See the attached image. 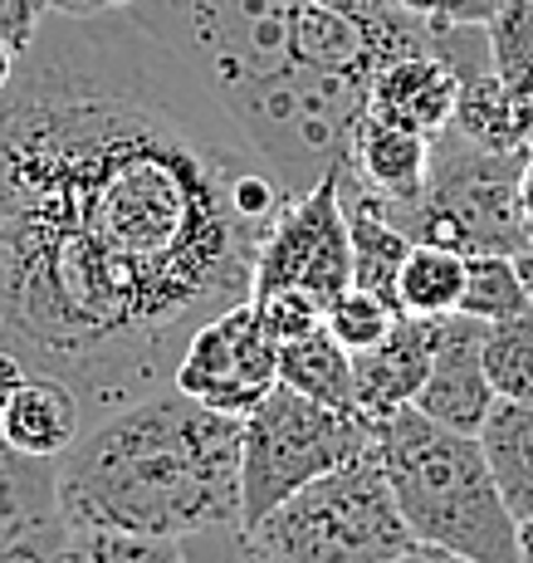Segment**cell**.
I'll use <instances>...</instances> for the list:
<instances>
[{
    "instance_id": "obj_29",
    "label": "cell",
    "mask_w": 533,
    "mask_h": 563,
    "mask_svg": "<svg viewBox=\"0 0 533 563\" xmlns=\"http://www.w3.org/2000/svg\"><path fill=\"white\" fill-rule=\"evenodd\" d=\"M137 0H49L59 15H113V10H133Z\"/></svg>"
},
{
    "instance_id": "obj_15",
    "label": "cell",
    "mask_w": 533,
    "mask_h": 563,
    "mask_svg": "<svg viewBox=\"0 0 533 563\" xmlns=\"http://www.w3.org/2000/svg\"><path fill=\"white\" fill-rule=\"evenodd\" d=\"M480 446L489 461L509 515H533V402H495L480 427Z\"/></svg>"
},
{
    "instance_id": "obj_25",
    "label": "cell",
    "mask_w": 533,
    "mask_h": 563,
    "mask_svg": "<svg viewBox=\"0 0 533 563\" xmlns=\"http://www.w3.org/2000/svg\"><path fill=\"white\" fill-rule=\"evenodd\" d=\"M245 544H249L245 525L206 529V534H191V539H181V549H187V563H241Z\"/></svg>"
},
{
    "instance_id": "obj_26",
    "label": "cell",
    "mask_w": 533,
    "mask_h": 563,
    "mask_svg": "<svg viewBox=\"0 0 533 563\" xmlns=\"http://www.w3.org/2000/svg\"><path fill=\"white\" fill-rule=\"evenodd\" d=\"M45 15H49V0H0V35L15 49H30Z\"/></svg>"
},
{
    "instance_id": "obj_20",
    "label": "cell",
    "mask_w": 533,
    "mask_h": 563,
    "mask_svg": "<svg viewBox=\"0 0 533 563\" xmlns=\"http://www.w3.org/2000/svg\"><path fill=\"white\" fill-rule=\"evenodd\" d=\"M489 54L495 69L504 79V89L514 93V103L529 113L533 123V0H504L489 20Z\"/></svg>"
},
{
    "instance_id": "obj_27",
    "label": "cell",
    "mask_w": 533,
    "mask_h": 563,
    "mask_svg": "<svg viewBox=\"0 0 533 563\" xmlns=\"http://www.w3.org/2000/svg\"><path fill=\"white\" fill-rule=\"evenodd\" d=\"M387 563H475V559L455 554V549H445V544H426V539H411V544L401 549L397 559H387Z\"/></svg>"
},
{
    "instance_id": "obj_34",
    "label": "cell",
    "mask_w": 533,
    "mask_h": 563,
    "mask_svg": "<svg viewBox=\"0 0 533 563\" xmlns=\"http://www.w3.org/2000/svg\"><path fill=\"white\" fill-rule=\"evenodd\" d=\"M241 563H275V559H269V554H265V549H259V544H245Z\"/></svg>"
},
{
    "instance_id": "obj_12",
    "label": "cell",
    "mask_w": 533,
    "mask_h": 563,
    "mask_svg": "<svg viewBox=\"0 0 533 563\" xmlns=\"http://www.w3.org/2000/svg\"><path fill=\"white\" fill-rule=\"evenodd\" d=\"M445 319H426V313H397V323L387 329L382 343L353 353V373H357V407L373 421L391 417V411L411 407L431 373L436 358V339H441Z\"/></svg>"
},
{
    "instance_id": "obj_11",
    "label": "cell",
    "mask_w": 533,
    "mask_h": 563,
    "mask_svg": "<svg viewBox=\"0 0 533 563\" xmlns=\"http://www.w3.org/2000/svg\"><path fill=\"white\" fill-rule=\"evenodd\" d=\"M347 172L363 187H373L382 197L387 216L411 235L431 181V137L411 133L401 123H387V118L363 108V118L353 128V147H347Z\"/></svg>"
},
{
    "instance_id": "obj_30",
    "label": "cell",
    "mask_w": 533,
    "mask_h": 563,
    "mask_svg": "<svg viewBox=\"0 0 533 563\" xmlns=\"http://www.w3.org/2000/svg\"><path fill=\"white\" fill-rule=\"evenodd\" d=\"M519 201H524V221H529V235H533V147H529L524 172H519Z\"/></svg>"
},
{
    "instance_id": "obj_5",
    "label": "cell",
    "mask_w": 533,
    "mask_h": 563,
    "mask_svg": "<svg viewBox=\"0 0 533 563\" xmlns=\"http://www.w3.org/2000/svg\"><path fill=\"white\" fill-rule=\"evenodd\" d=\"M245 534L275 563H387L417 539L391 500L377 451L303 485Z\"/></svg>"
},
{
    "instance_id": "obj_19",
    "label": "cell",
    "mask_w": 533,
    "mask_h": 563,
    "mask_svg": "<svg viewBox=\"0 0 533 563\" xmlns=\"http://www.w3.org/2000/svg\"><path fill=\"white\" fill-rule=\"evenodd\" d=\"M533 299L524 289V275H519L514 255H470L465 260V295L455 313H470V319H514V313H529Z\"/></svg>"
},
{
    "instance_id": "obj_2",
    "label": "cell",
    "mask_w": 533,
    "mask_h": 563,
    "mask_svg": "<svg viewBox=\"0 0 533 563\" xmlns=\"http://www.w3.org/2000/svg\"><path fill=\"white\" fill-rule=\"evenodd\" d=\"M245 421L201 407L177 383L84 427L59 456L69 529L191 539L241 525Z\"/></svg>"
},
{
    "instance_id": "obj_4",
    "label": "cell",
    "mask_w": 533,
    "mask_h": 563,
    "mask_svg": "<svg viewBox=\"0 0 533 563\" xmlns=\"http://www.w3.org/2000/svg\"><path fill=\"white\" fill-rule=\"evenodd\" d=\"M221 103L245 128L279 187L289 197H303L347 162L353 128L367 108V84L309 69V64H285Z\"/></svg>"
},
{
    "instance_id": "obj_14",
    "label": "cell",
    "mask_w": 533,
    "mask_h": 563,
    "mask_svg": "<svg viewBox=\"0 0 533 563\" xmlns=\"http://www.w3.org/2000/svg\"><path fill=\"white\" fill-rule=\"evenodd\" d=\"M84 427H89V417H84L79 393L45 373H30L25 387L0 411V437L15 451L40 456V461H59L84 437Z\"/></svg>"
},
{
    "instance_id": "obj_6",
    "label": "cell",
    "mask_w": 533,
    "mask_h": 563,
    "mask_svg": "<svg viewBox=\"0 0 533 563\" xmlns=\"http://www.w3.org/2000/svg\"><path fill=\"white\" fill-rule=\"evenodd\" d=\"M367 411H343L329 402L293 393L279 383L255 411L245 417L241 441V525L255 529L265 515H275L289 495L323 481L353 456L373 451Z\"/></svg>"
},
{
    "instance_id": "obj_7",
    "label": "cell",
    "mask_w": 533,
    "mask_h": 563,
    "mask_svg": "<svg viewBox=\"0 0 533 563\" xmlns=\"http://www.w3.org/2000/svg\"><path fill=\"white\" fill-rule=\"evenodd\" d=\"M529 153H485L455 128L431 137V181L411 241H441L465 255H519L533 241L519 201Z\"/></svg>"
},
{
    "instance_id": "obj_33",
    "label": "cell",
    "mask_w": 533,
    "mask_h": 563,
    "mask_svg": "<svg viewBox=\"0 0 533 563\" xmlns=\"http://www.w3.org/2000/svg\"><path fill=\"white\" fill-rule=\"evenodd\" d=\"M514 265H519V275H524V289H529V299H533V241L514 255Z\"/></svg>"
},
{
    "instance_id": "obj_28",
    "label": "cell",
    "mask_w": 533,
    "mask_h": 563,
    "mask_svg": "<svg viewBox=\"0 0 533 563\" xmlns=\"http://www.w3.org/2000/svg\"><path fill=\"white\" fill-rule=\"evenodd\" d=\"M25 377H30V367L15 358V353H5L0 349V411L10 407V397L20 393V387H25Z\"/></svg>"
},
{
    "instance_id": "obj_23",
    "label": "cell",
    "mask_w": 533,
    "mask_h": 563,
    "mask_svg": "<svg viewBox=\"0 0 533 563\" xmlns=\"http://www.w3.org/2000/svg\"><path fill=\"white\" fill-rule=\"evenodd\" d=\"M255 309H259V319H265L269 339H275L279 349L329 323V305L313 299L309 289H269V295H255Z\"/></svg>"
},
{
    "instance_id": "obj_16",
    "label": "cell",
    "mask_w": 533,
    "mask_h": 563,
    "mask_svg": "<svg viewBox=\"0 0 533 563\" xmlns=\"http://www.w3.org/2000/svg\"><path fill=\"white\" fill-rule=\"evenodd\" d=\"M279 383L293 387V393H303V397H313V402H329V407H343V411H363L357 407L353 353L333 339L329 323L279 349Z\"/></svg>"
},
{
    "instance_id": "obj_9",
    "label": "cell",
    "mask_w": 533,
    "mask_h": 563,
    "mask_svg": "<svg viewBox=\"0 0 533 563\" xmlns=\"http://www.w3.org/2000/svg\"><path fill=\"white\" fill-rule=\"evenodd\" d=\"M171 383L201 407L225 411V417H249L269 393L279 387V343L269 339L265 319L255 309V295L245 305L215 313L196 329L177 363Z\"/></svg>"
},
{
    "instance_id": "obj_3",
    "label": "cell",
    "mask_w": 533,
    "mask_h": 563,
    "mask_svg": "<svg viewBox=\"0 0 533 563\" xmlns=\"http://www.w3.org/2000/svg\"><path fill=\"white\" fill-rule=\"evenodd\" d=\"M373 451L417 539L445 544L475 563H519V519L489 475L480 437L401 407L373 427Z\"/></svg>"
},
{
    "instance_id": "obj_10",
    "label": "cell",
    "mask_w": 533,
    "mask_h": 563,
    "mask_svg": "<svg viewBox=\"0 0 533 563\" xmlns=\"http://www.w3.org/2000/svg\"><path fill=\"white\" fill-rule=\"evenodd\" d=\"M495 387H489L485 373V319H470V313H445L441 339H436V358H431V373L417 393V411H426L431 421L451 431H465V437H480L489 407H495Z\"/></svg>"
},
{
    "instance_id": "obj_22",
    "label": "cell",
    "mask_w": 533,
    "mask_h": 563,
    "mask_svg": "<svg viewBox=\"0 0 533 563\" xmlns=\"http://www.w3.org/2000/svg\"><path fill=\"white\" fill-rule=\"evenodd\" d=\"M397 305L382 295H373V289H363V285H347L338 299L329 305V333L343 343L347 353H363V349H373V343H382L387 339V329L397 323Z\"/></svg>"
},
{
    "instance_id": "obj_21",
    "label": "cell",
    "mask_w": 533,
    "mask_h": 563,
    "mask_svg": "<svg viewBox=\"0 0 533 563\" xmlns=\"http://www.w3.org/2000/svg\"><path fill=\"white\" fill-rule=\"evenodd\" d=\"M59 563H187L181 539L127 534V529H69Z\"/></svg>"
},
{
    "instance_id": "obj_32",
    "label": "cell",
    "mask_w": 533,
    "mask_h": 563,
    "mask_svg": "<svg viewBox=\"0 0 533 563\" xmlns=\"http://www.w3.org/2000/svg\"><path fill=\"white\" fill-rule=\"evenodd\" d=\"M519 563H533V515L519 519Z\"/></svg>"
},
{
    "instance_id": "obj_24",
    "label": "cell",
    "mask_w": 533,
    "mask_h": 563,
    "mask_svg": "<svg viewBox=\"0 0 533 563\" xmlns=\"http://www.w3.org/2000/svg\"><path fill=\"white\" fill-rule=\"evenodd\" d=\"M397 5L421 15L431 30H460V25H489L504 0H397Z\"/></svg>"
},
{
    "instance_id": "obj_18",
    "label": "cell",
    "mask_w": 533,
    "mask_h": 563,
    "mask_svg": "<svg viewBox=\"0 0 533 563\" xmlns=\"http://www.w3.org/2000/svg\"><path fill=\"white\" fill-rule=\"evenodd\" d=\"M485 373L499 402H533V309L485 323Z\"/></svg>"
},
{
    "instance_id": "obj_13",
    "label": "cell",
    "mask_w": 533,
    "mask_h": 563,
    "mask_svg": "<svg viewBox=\"0 0 533 563\" xmlns=\"http://www.w3.org/2000/svg\"><path fill=\"white\" fill-rule=\"evenodd\" d=\"M455 99H460V79L441 49L397 54L367 84V113L411 128L421 137H441L451 128Z\"/></svg>"
},
{
    "instance_id": "obj_8",
    "label": "cell",
    "mask_w": 533,
    "mask_h": 563,
    "mask_svg": "<svg viewBox=\"0 0 533 563\" xmlns=\"http://www.w3.org/2000/svg\"><path fill=\"white\" fill-rule=\"evenodd\" d=\"M353 285V231H347L343 197L333 172L313 191L285 206L255 255V295L269 289H309L333 305Z\"/></svg>"
},
{
    "instance_id": "obj_31",
    "label": "cell",
    "mask_w": 533,
    "mask_h": 563,
    "mask_svg": "<svg viewBox=\"0 0 533 563\" xmlns=\"http://www.w3.org/2000/svg\"><path fill=\"white\" fill-rule=\"evenodd\" d=\"M15 64H20V49L10 45L5 35H0V93H5V84L15 79Z\"/></svg>"
},
{
    "instance_id": "obj_17",
    "label": "cell",
    "mask_w": 533,
    "mask_h": 563,
    "mask_svg": "<svg viewBox=\"0 0 533 563\" xmlns=\"http://www.w3.org/2000/svg\"><path fill=\"white\" fill-rule=\"evenodd\" d=\"M465 251L441 241H411L407 260L397 275V309L426 313V319H445L460 309L465 295Z\"/></svg>"
},
{
    "instance_id": "obj_1",
    "label": "cell",
    "mask_w": 533,
    "mask_h": 563,
    "mask_svg": "<svg viewBox=\"0 0 533 563\" xmlns=\"http://www.w3.org/2000/svg\"><path fill=\"white\" fill-rule=\"evenodd\" d=\"M293 197L231 108L133 15L49 10L0 93V349L84 417L177 377L255 295Z\"/></svg>"
}]
</instances>
